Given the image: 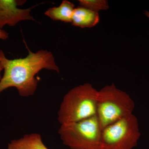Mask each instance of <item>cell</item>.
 Segmentation results:
<instances>
[{"label":"cell","mask_w":149,"mask_h":149,"mask_svg":"<svg viewBox=\"0 0 149 149\" xmlns=\"http://www.w3.org/2000/svg\"><path fill=\"white\" fill-rule=\"evenodd\" d=\"M0 61L4 71L0 80V94L13 87L22 97L33 95L38 85L35 76L40 70L45 69L60 72L53 55L46 50L35 53L29 50L25 57L12 60L7 58L3 52L0 50Z\"/></svg>","instance_id":"6da1fadb"},{"label":"cell","mask_w":149,"mask_h":149,"mask_svg":"<svg viewBox=\"0 0 149 149\" xmlns=\"http://www.w3.org/2000/svg\"><path fill=\"white\" fill-rule=\"evenodd\" d=\"M98 91L90 83L72 88L65 95L58 112L61 125L76 122L96 114Z\"/></svg>","instance_id":"7a4b0ae2"},{"label":"cell","mask_w":149,"mask_h":149,"mask_svg":"<svg viewBox=\"0 0 149 149\" xmlns=\"http://www.w3.org/2000/svg\"><path fill=\"white\" fill-rule=\"evenodd\" d=\"M135 103L129 95L113 84L98 91L97 112L102 130L108 125L133 114Z\"/></svg>","instance_id":"3957f363"},{"label":"cell","mask_w":149,"mask_h":149,"mask_svg":"<svg viewBox=\"0 0 149 149\" xmlns=\"http://www.w3.org/2000/svg\"><path fill=\"white\" fill-rule=\"evenodd\" d=\"M102 129L97 115L76 122L61 125V139L70 149H101Z\"/></svg>","instance_id":"277c9868"},{"label":"cell","mask_w":149,"mask_h":149,"mask_svg":"<svg viewBox=\"0 0 149 149\" xmlns=\"http://www.w3.org/2000/svg\"><path fill=\"white\" fill-rule=\"evenodd\" d=\"M141 136L138 119L133 113L102 130L101 149H133Z\"/></svg>","instance_id":"5b68a950"},{"label":"cell","mask_w":149,"mask_h":149,"mask_svg":"<svg viewBox=\"0 0 149 149\" xmlns=\"http://www.w3.org/2000/svg\"><path fill=\"white\" fill-rule=\"evenodd\" d=\"M26 2L24 0H0V28L3 29L6 25L14 27L22 20L35 21L31 13L32 9L36 6L27 9L17 7Z\"/></svg>","instance_id":"8992f818"},{"label":"cell","mask_w":149,"mask_h":149,"mask_svg":"<svg viewBox=\"0 0 149 149\" xmlns=\"http://www.w3.org/2000/svg\"><path fill=\"white\" fill-rule=\"evenodd\" d=\"M100 21L98 13L79 6L74 8L72 15V24L80 28H91Z\"/></svg>","instance_id":"52a82bcc"},{"label":"cell","mask_w":149,"mask_h":149,"mask_svg":"<svg viewBox=\"0 0 149 149\" xmlns=\"http://www.w3.org/2000/svg\"><path fill=\"white\" fill-rule=\"evenodd\" d=\"M74 8L73 3L64 0L58 7L48 9L45 14L54 21L71 22Z\"/></svg>","instance_id":"ba28073f"},{"label":"cell","mask_w":149,"mask_h":149,"mask_svg":"<svg viewBox=\"0 0 149 149\" xmlns=\"http://www.w3.org/2000/svg\"><path fill=\"white\" fill-rule=\"evenodd\" d=\"M8 149H49L45 146L39 134H26L22 138L11 141Z\"/></svg>","instance_id":"9c48e42d"},{"label":"cell","mask_w":149,"mask_h":149,"mask_svg":"<svg viewBox=\"0 0 149 149\" xmlns=\"http://www.w3.org/2000/svg\"><path fill=\"white\" fill-rule=\"evenodd\" d=\"M79 3L80 6L96 12L109 8L108 3L106 0H79Z\"/></svg>","instance_id":"30bf717a"},{"label":"cell","mask_w":149,"mask_h":149,"mask_svg":"<svg viewBox=\"0 0 149 149\" xmlns=\"http://www.w3.org/2000/svg\"><path fill=\"white\" fill-rule=\"evenodd\" d=\"M9 34L5 30L0 28V40H6L8 38Z\"/></svg>","instance_id":"8fae6325"},{"label":"cell","mask_w":149,"mask_h":149,"mask_svg":"<svg viewBox=\"0 0 149 149\" xmlns=\"http://www.w3.org/2000/svg\"><path fill=\"white\" fill-rule=\"evenodd\" d=\"M3 70V67L2 64L1 62L0 61V80H1L2 78L1 72Z\"/></svg>","instance_id":"7c38bea8"}]
</instances>
